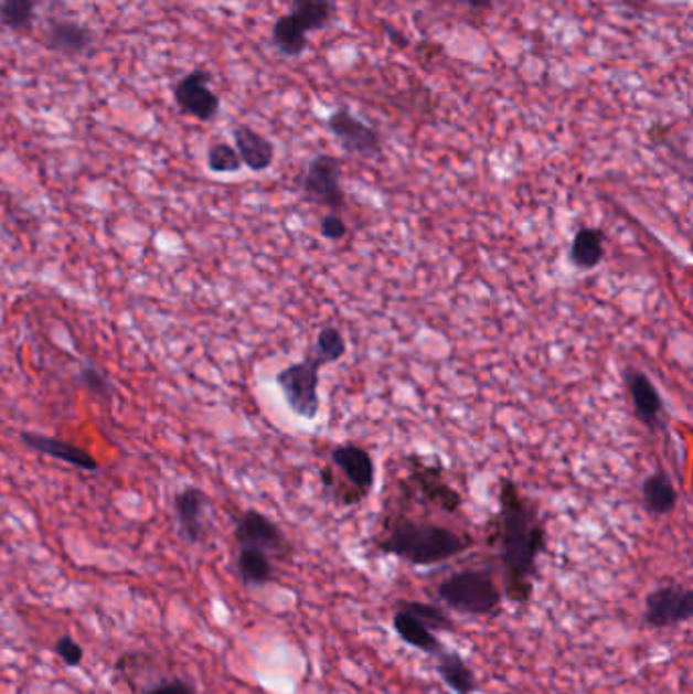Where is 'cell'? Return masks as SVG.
<instances>
[{
    "label": "cell",
    "mask_w": 693,
    "mask_h": 694,
    "mask_svg": "<svg viewBox=\"0 0 693 694\" xmlns=\"http://www.w3.org/2000/svg\"><path fill=\"white\" fill-rule=\"evenodd\" d=\"M494 543L501 551L504 594L509 601L525 606L533 595L540 556L547 548V531L540 508L513 480L501 481Z\"/></svg>",
    "instance_id": "obj_1"
},
{
    "label": "cell",
    "mask_w": 693,
    "mask_h": 694,
    "mask_svg": "<svg viewBox=\"0 0 693 694\" xmlns=\"http://www.w3.org/2000/svg\"><path fill=\"white\" fill-rule=\"evenodd\" d=\"M376 546L381 553L397 556L415 567H431L463 555L475 546V538L436 522L397 516L386 524Z\"/></svg>",
    "instance_id": "obj_2"
},
{
    "label": "cell",
    "mask_w": 693,
    "mask_h": 694,
    "mask_svg": "<svg viewBox=\"0 0 693 694\" xmlns=\"http://www.w3.org/2000/svg\"><path fill=\"white\" fill-rule=\"evenodd\" d=\"M437 595L446 606L463 616H492L501 611L502 591L487 570H462L439 583Z\"/></svg>",
    "instance_id": "obj_3"
},
{
    "label": "cell",
    "mask_w": 693,
    "mask_h": 694,
    "mask_svg": "<svg viewBox=\"0 0 693 694\" xmlns=\"http://www.w3.org/2000/svg\"><path fill=\"white\" fill-rule=\"evenodd\" d=\"M320 364L308 354L303 362L282 367L277 374V386L281 388L285 403L297 417L313 420L320 413Z\"/></svg>",
    "instance_id": "obj_4"
},
{
    "label": "cell",
    "mask_w": 693,
    "mask_h": 694,
    "mask_svg": "<svg viewBox=\"0 0 693 694\" xmlns=\"http://www.w3.org/2000/svg\"><path fill=\"white\" fill-rule=\"evenodd\" d=\"M301 193L306 202L328 207L338 214L346 205V195L342 190V163L334 154H316L309 161L301 178Z\"/></svg>",
    "instance_id": "obj_5"
},
{
    "label": "cell",
    "mask_w": 693,
    "mask_h": 694,
    "mask_svg": "<svg viewBox=\"0 0 693 694\" xmlns=\"http://www.w3.org/2000/svg\"><path fill=\"white\" fill-rule=\"evenodd\" d=\"M332 466L342 471L348 483L338 500L340 504H360L369 493L373 492L376 471H374L373 457L366 449L352 442H344L332 451Z\"/></svg>",
    "instance_id": "obj_6"
},
{
    "label": "cell",
    "mask_w": 693,
    "mask_h": 694,
    "mask_svg": "<svg viewBox=\"0 0 693 694\" xmlns=\"http://www.w3.org/2000/svg\"><path fill=\"white\" fill-rule=\"evenodd\" d=\"M328 130L338 140L340 149L360 159H374L383 152V137L376 128L362 122L348 106L335 108L328 116Z\"/></svg>",
    "instance_id": "obj_7"
},
{
    "label": "cell",
    "mask_w": 693,
    "mask_h": 694,
    "mask_svg": "<svg viewBox=\"0 0 693 694\" xmlns=\"http://www.w3.org/2000/svg\"><path fill=\"white\" fill-rule=\"evenodd\" d=\"M644 623L653 630H669L693 618V594L681 585H661L644 597Z\"/></svg>",
    "instance_id": "obj_8"
},
{
    "label": "cell",
    "mask_w": 693,
    "mask_h": 694,
    "mask_svg": "<svg viewBox=\"0 0 693 694\" xmlns=\"http://www.w3.org/2000/svg\"><path fill=\"white\" fill-rule=\"evenodd\" d=\"M234 538L238 546H253L267 553L270 558L287 560L294 555V546L285 536V532L269 516L260 514L257 510H246L243 516L238 517Z\"/></svg>",
    "instance_id": "obj_9"
},
{
    "label": "cell",
    "mask_w": 693,
    "mask_h": 694,
    "mask_svg": "<svg viewBox=\"0 0 693 694\" xmlns=\"http://www.w3.org/2000/svg\"><path fill=\"white\" fill-rule=\"evenodd\" d=\"M210 82L212 74L206 70H193L178 79L173 86V100L181 114L193 116L202 122H210L218 116L222 102L218 94L210 88Z\"/></svg>",
    "instance_id": "obj_10"
},
{
    "label": "cell",
    "mask_w": 693,
    "mask_h": 694,
    "mask_svg": "<svg viewBox=\"0 0 693 694\" xmlns=\"http://www.w3.org/2000/svg\"><path fill=\"white\" fill-rule=\"evenodd\" d=\"M210 495L202 488L188 485L175 493L173 512L180 526V536L190 544L204 543L207 536Z\"/></svg>",
    "instance_id": "obj_11"
},
{
    "label": "cell",
    "mask_w": 693,
    "mask_h": 694,
    "mask_svg": "<svg viewBox=\"0 0 693 694\" xmlns=\"http://www.w3.org/2000/svg\"><path fill=\"white\" fill-rule=\"evenodd\" d=\"M409 468L413 485L429 504L441 508L448 514H456L462 508V495L450 483H446L441 476V466H429L422 457H412Z\"/></svg>",
    "instance_id": "obj_12"
},
{
    "label": "cell",
    "mask_w": 693,
    "mask_h": 694,
    "mask_svg": "<svg viewBox=\"0 0 693 694\" xmlns=\"http://www.w3.org/2000/svg\"><path fill=\"white\" fill-rule=\"evenodd\" d=\"M627 388H629L630 401L635 408V417L642 427L649 430H659L665 417V406L663 398L657 391L653 380L649 378L644 372L629 370L627 372Z\"/></svg>",
    "instance_id": "obj_13"
},
{
    "label": "cell",
    "mask_w": 693,
    "mask_h": 694,
    "mask_svg": "<svg viewBox=\"0 0 693 694\" xmlns=\"http://www.w3.org/2000/svg\"><path fill=\"white\" fill-rule=\"evenodd\" d=\"M43 43L47 50L64 57H82L94 50L96 33L76 21H52L43 33Z\"/></svg>",
    "instance_id": "obj_14"
},
{
    "label": "cell",
    "mask_w": 693,
    "mask_h": 694,
    "mask_svg": "<svg viewBox=\"0 0 693 694\" xmlns=\"http://www.w3.org/2000/svg\"><path fill=\"white\" fill-rule=\"evenodd\" d=\"M21 441L25 442L29 449L45 455V457H53L57 461H64L72 468L82 469V471H98L100 469V463L96 461V457L88 449L77 447L74 442L50 437V435H39V433H21Z\"/></svg>",
    "instance_id": "obj_15"
},
{
    "label": "cell",
    "mask_w": 693,
    "mask_h": 694,
    "mask_svg": "<svg viewBox=\"0 0 693 694\" xmlns=\"http://www.w3.org/2000/svg\"><path fill=\"white\" fill-rule=\"evenodd\" d=\"M234 149L238 152L241 161L250 171L260 173L267 171L275 161V145L267 137H263L255 128L248 125H238L232 130Z\"/></svg>",
    "instance_id": "obj_16"
},
{
    "label": "cell",
    "mask_w": 693,
    "mask_h": 694,
    "mask_svg": "<svg viewBox=\"0 0 693 694\" xmlns=\"http://www.w3.org/2000/svg\"><path fill=\"white\" fill-rule=\"evenodd\" d=\"M642 505L651 516H668L678 505V490L668 471L663 468L653 471L647 480L642 481Z\"/></svg>",
    "instance_id": "obj_17"
},
{
    "label": "cell",
    "mask_w": 693,
    "mask_h": 694,
    "mask_svg": "<svg viewBox=\"0 0 693 694\" xmlns=\"http://www.w3.org/2000/svg\"><path fill=\"white\" fill-rule=\"evenodd\" d=\"M437 674L441 676L444 684L456 694H475L478 688L475 670L456 652H439L437 654Z\"/></svg>",
    "instance_id": "obj_18"
},
{
    "label": "cell",
    "mask_w": 693,
    "mask_h": 694,
    "mask_svg": "<svg viewBox=\"0 0 693 694\" xmlns=\"http://www.w3.org/2000/svg\"><path fill=\"white\" fill-rule=\"evenodd\" d=\"M393 630L397 633L398 638L412 648L422 650L429 656H437L439 652H444L446 648L439 642V638L436 636V631L427 630L422 621L397 609V613L393 616Z\"/></svg>",
    "instance_id": "obj_19"
},
{
    "label": "cell",
    "mask_w": 693,
    "mask_h": 694,
    "mask_svg": "<svg viewBox=\"0 0 693 694\" xmlns=\"http://www.w3.org/2000/svg\"><path fill=\"white\" fill-rule=\"evenodd\" d=\"M572 265L591 270L604 260V232L600 227H579L569 246Z\"/></svg>",
    "instance_id": "obj_20"
},
{
    "label": "cell",
    "mask_w": 693,
    "mask_h": 694,
    "mask_svg": "<svg viewBox=\"0 0 693 694\" xmlns=\"http://www.w3.org/2000/svg\"><path fill=\"white\" fill-rule=\"evenodd\" d=\"M334 13L335 4L332 0H291L287 14L309 35L330 25Z\"/></svg>",
    "instance_id": "obj_21"
},
{
    "label": "cell",
    "mask_w": 693,
    "mask_h": 694,
    "mask_svg": "<svg viewBox=\"0 0 693 694\" xmlns=\"http://www.w3.org/2000/svg\"><path fill=\"white\" fill-rule=\"evenodd\" d=\"M236 570H238L241 581L244 585H250V587L267 585L275 577L273 558L267 553L253 548V546H241L238 556H236Z\"/></svg>",
    "instance_id": "obj_22"
},
{
    "label": "cell",
    "mask_w": 693,
    "mask_h": 694,
    "mask_svg": "<svg viewBox=\"0 0 693 694\" xmlns=\"http://www.w3.org/2000/svg\"><path fill=\"white\" fill-rule=\"evenodd\" d=\"M270 39H273L275 50L285 57H299L306 53L309 45L308 33L297 25L289 14H282L275 21Z\"/></svg>",
    "instance_id": "obj_23"
},
{
    "label": "cell",
    "mask_w": 693,
    "mask_h": 694,
    "mask_svg": "<svg viewBox=\"0 0 693 694\" xmlns=\"http://www.w3.org/2000/svg\"><path fill=\"white\" fill-rule=\"evenodd\" d=\"M39 0H0V25L14 33L33 29L38 17Z\"/></svg>",
    "instance_id": "obj_24"
},
{
    "label": "cell",
    "mask_w": 693,
    "mask_h": 694,
    "mask_svg": "<svg viewBox=\"0 0 693 694\" xmlns=\"http://www.w3.org/2000/svg\"><path fill=\"white\" fill-rule=\"evenodd\" d=\"M346 350L348 343L340 329L323 328L318 331V338H316V343H313L309 355H311L320 366H328V364L340 362V360L346 355Z\"/></svg>",
    "instance_id": "obj_25"
},
{
    "label": "cell",
    "mask_w": 693,
    "mask_h": 694,
    "mask_svg": "<svg viewBox=\"0 0 693 694\" xmlns=\"http://www.w3.org/2000/svg\"><path fill=\"white\" fill-rule=\"evenodd\" d=\"M398 609L409 613L417 621H422L427 630L431 631H454L456 626L451 621L450 616L446 611H441L439 607L431 604H422V601H398Z\"/></svg>",
    "instance_id": "obj_26"
},
{
    "label": "cell",
    "mask_w": 693,
    "mask_h": 694,
    "mask_svg": "<svg viewBox=\"0 0 693 694\" xmlns=\"http://www.w3.org/2000/svg\"><path fill=\"white\" fill-rule=\"evenodd\" d=\"M207 169L212 173H218V175H231V173H238L243 169V161L238 157L236 149L220 140V142H212L206 154Z\"/></svg>",
    "instance_id": "obj_27"
},
{
    "label": "cell",
    "mask_w": 693,
    "mask_h": 694,
    "mask_svg": "<svg viewBox=\"0 0 693 694\" xmlns=\"http://www.w3.org/2000/svg\"><path fill=\"white\" fill-rule=\"evenodd\" d=\"M77 380H79V384H82L86 391L90 392V394H94V396L103 398L106 403L113 401L115 384L104 374L103 370H98V367L90 364V362L82 366L79 374H77Z\"/></svg>",
    "instance_id": "obj_28"
},
{
    "label": "cell",
    "mask_w": 693,
    "mask_h": 694,
    "mask_svg": "<svg viewBox=\"0 0 693 694\" xmlns=\"http://www.w3.org/2000/svg\"><path fill=\"white\" fill-rule=\"evenodd\" d=\"M55 654L64 660L67 666H77L84 658V648L77 644L76 640L72 636H62L57 642H55Z\"/></svg>",
    "instance_id": "obj_29"
},
{
    "label": "cell",
    "mask_w": 693,
    "mask_h": 694,
    "mask_svg": "<svg viewBox=\"0 0 693 694\" xmlns=\"http://www.w3.org/2000/svg\"><path fill=\"white\" fill-rule=\"evenodd\" d=\"M320 227L321 236H323L326 241H342L348 234L346 222L342 220V215L332 214V212L321 217Z\"/></svg>",
    "instance_id": "obj_30"
},
{
    "label": "cell",
    "mask_w": 693,
    "mask_h": 694,
    "mask_svg": "<svg viewBox=\"0 0 693 694\" xmlns=\"http://www.w3.org/2000/svg\"><path fill=\"white\" fill-rule=\"evenodd\" d=\"M142 694H198V691H195L192 682L183 681V679H169V681L154 684Z\"/></svg>",
    "instance_id": "obj_31"
},
{
    "label": "cell",
    "mask_w": 693,
    "mask_h": 694,
    "mask_svg": "<svg viewBox=\"0 0 693 694\" xmlns=\"http://www.w3.org/2000/svg\"><path fill=\"white\" fill-rule=\"evenodd\" d=\"M385 35L391 39L397 47H407V45H409V39L405 38V35H401V31L393 29L391 25H385Z\"/></svg>",
    "instance_id": "obj_32"
},
{
    "label": "cell",
    "mask_w": 693,
    "mask_h": 694,
    "mask_svg": "<svg viewBox=\"0 0 693 694\" xmlns=\"http://www.w3.org/2000/svg\"><path fill=\"white\" fill-rule=\"evenodd\" d=\"M454 2H460V4L468 7V9L480 11V9H487V7H490V2H492V0H454Z\"/></svg>",
    "instance_id": "obj_33"
},
{
    "label": "cell",
    "mask_w": 693,
    "mask_h": 694,
    "mask_svg": "<svg viewBox=\"0 0 693 694\" xmlns=\"http://www.w3.org/2000/svg\"><path fill=\"white\" fill-rule=\"evenodd\" d=\"M502 694H519V693H502Z\"/></svg>",
    "instance_id": "obj_34"
}]
</instances>
